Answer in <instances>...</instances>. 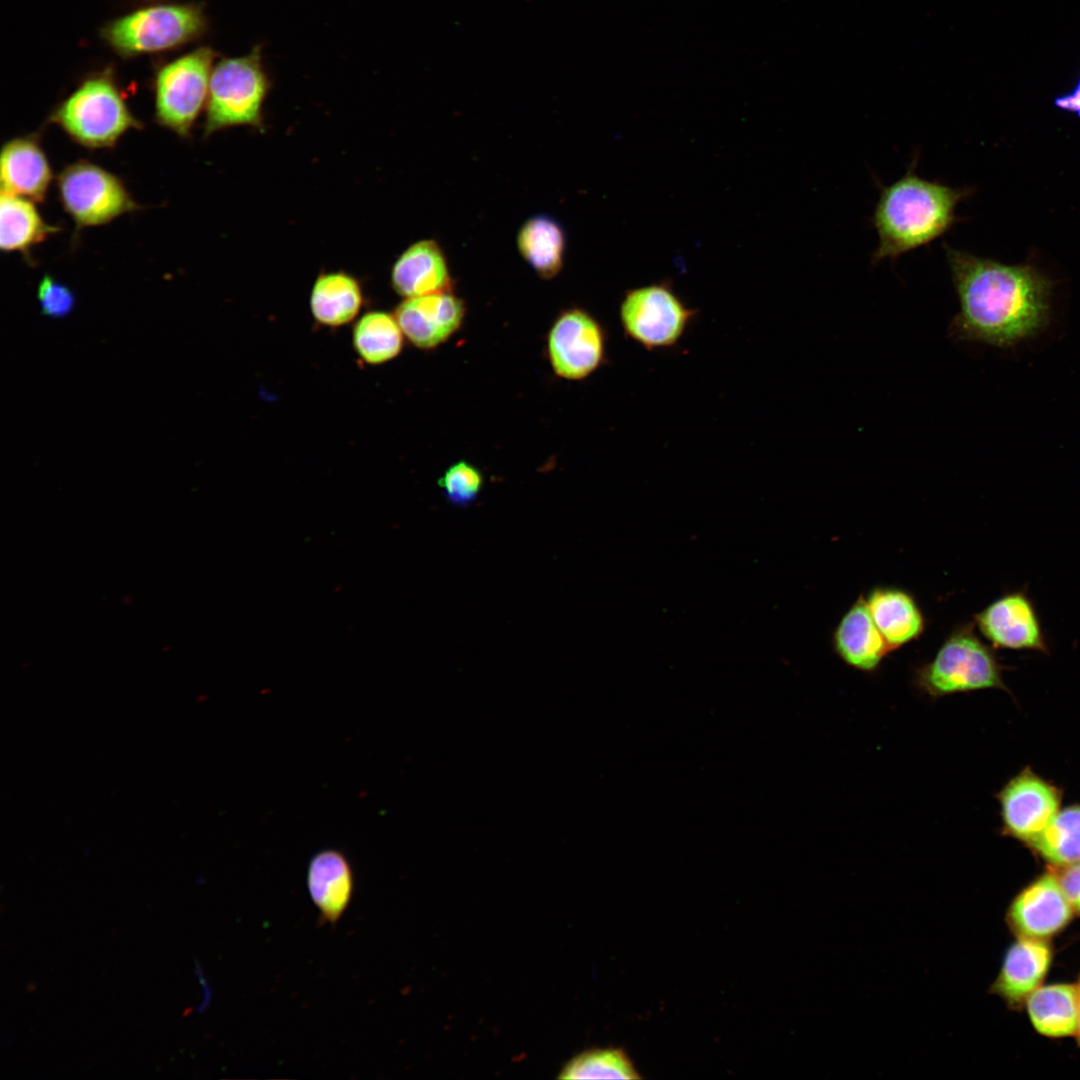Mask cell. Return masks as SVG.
I'll use <instances>...</instances> for the list:
<instances>
[{"label": "cell", "instance_id": "23", "mask_svg": "<svg viewBox=\"0 0 1080 1080\" xmlns=\"http://www.w3.org/2000/svg\"><path fill=\"white\" fill-rule=\"evenodd\" d=\"M1027 1010L1035 1029L1049 1037L1077 1032L1078 985L1054 984L1038 987L1027 997Z\"/></svg>", "mask_w": 1080, "mask_h": 1080}, {"label": "cell", "instance_id": "16", "mask_svg": "<svg viewBox=\"0 0 1080 1080\" xmlns=\"http://www.w3.org/2000/svg\"><path fill=\"white\" fill-rule=\"evenodd\" d=\"M391 283L405 299L451 291L452 278L438 243L421 240L409 246L392 267Z\"/></svg>", "mask_w": 1080, "mask_h": 1080}, {"label": "cell", "instance_id": "32", "mask_svg": "<svg viewBox=\"0 0 1080 1080\" xmlns=\"http://www.w3.org/2000/svg\"><path fill=\"white\" fill-rule=\"evenodd\" d=\"M1078 989H1079V1011H1078V1025H1077L1076 1035L1078 1036V1039H1079V1042H1080V982H1079V985H1078Z\"/></svg>", "mask_w": 1080, "mask_h": 1080}, {"label": "cell", "instance_id": "27", "mask_svg": "<svg viewBox=\"0 0 1080 1080\" xmlns=\"http://www.w3.org/2000/svg\"><path fill=\"white\" fill-rule=\"evenodd\" d=\"M560 1079H639L641 1076L622 1048H593L570 1059Z\"/></svg>", "mask_w": 1080, "mask_h": 1080}, {"label": "cell", "instance_id": "12", "mask_svg": "<svg viewBox=\"0 0 1080 1080\" xmlns=\"http://www.w3.org/2000/svg\"><path fill=\"white\" fill-rule=\"evenodd\" d=\"M465 304L451 291L406 298L395 310L404 336L414 346L432 349L461 326Z\"/></svg>", "mask_w": 1080, "mask_h": 1080}, {"label": "cell", "instance_id": "4", "mask_svg": "<svg viewBox=\"0 0 1080 1080\" xmlns=\"http://www.w3.org/2000/svg\"><path fill=\"white\" fill-rule=\"evenodd\" d=\"M913 684L933 699L958 692L1003 687L1000 665L993 651L976 635L972 624L953 629L935 657L914 669Z\"/></svg>", "mask_w": 1080, "mask_h": 1080}, {"label": "cell", "instance_id": "22", "mask_svg": "<svg viewBox=\"0 0 1080 1080\" xmlns=\"http://www.w3.org/2000/svg\"><path fill=\"white\" fill-rule=\"evenodd\" d=\"M363 301L361 286L352 275L346 272L322 273L313 284L310 309L319 324L339 327L357 317Z\"/></svg>", "mask_w": 1080, "mask_h": 1080}, {"label": "cell", "instance_id": "26", "mask_svg": "<svg viewBox=\"0 0 1080 1080\" xmlns=\"http://www.w3.org/2000/svg\"><path fill=\"white\" fill-rule=\"evenodd\" d=\"M1029 843L1055 865L1066 866L1080 861V807L1058 811Z\"/></svg>", "mask_w": 1080, "mask_h": 1080}, {"label": "cell", "instance_id": "13", "mask_svg": "<svg viewBox=\"0 0 1080 1080\" xmlns=\"http://www.w3.org/2000/svg\"><path fill=\"white\" fill-rule=\"evenodd\" d=\"M999 800L1006 830L1027 842L1039 835L1059 811L1054 789L1031 773L1010 781Z\"/></svg>", "mask_w": 1080, "mask_h": 1080}, {"label": "cell", "instance_id": "6", "mask_svg": "<svg viewBox=\"0 0 1080 1080\" xmlns=\"http://www.w3.org/2000/svg\"><path fill=\"white\" fill-rule=\"evenodd\" d=\"M206 28L194 4L146 7L118 18L103 30L106 42L123 56L169 50L199 37Z\"/></svg>", "mask_w": 1080, "mask_h": 1080}, {"label": "cell", "instance_id": "17", "mask_svg": "<svg viewBox=\"0 0 1080 1080\" xmlns=\"http://www.w3.org/2000/svg\"><path fill=\"white\" fill-rule=\"evenodd\" d=\"M832 642L835 652L847 665L864 672L876 670L891 651L863 596L843 615Z\"/></svg>", "mask_w": 1080, "mask_h": 1080}, {"label": "cell", "instance_id": "28", "mask_svg": "<svg viewBox=\"0 0 1080 1080\" xmlns=\"http://www.w3.org/2000/svg\"><path fill=\"white\" fill-rule=\"evenodd\" d=\"M438 484L451 504L464 507L478 497L483 485V476L473 464L461 460L444 472Z\"/></svg>", "mask_w": 1080, "mask_h": 1080}, {"label": "cell", "instance_id": "1", "mask_svg": "<svg viewBox=\"0 0 1080 1080\" xmlns=\"http://www.w3.org/2000/svg\"><path fill=\"white\" fill-rule=\"evenodd\" d=\"M959 311L950 335L1014 347L1048 323L1052 283L1031 265H1005L943 244Z\"/></svg>", "mask_w": 1080, "mask_h": 1080}, {"label": "cell", "instance_id": "20", "mask_svg": "<svg viewBox=\"0 0 1080 1080\" xmlns=\"http://www.w3.org/2000/svg\"><path fill=\"white\" fill-rule=\"evenodd\" d=\"M1050 961V948L1041 939L1023 937L1006 953L992 992L1011 1003L1027 999L1044 979Z\"/></svg>", "mask_w": 1080, "mask_h": 1080}, {"label": "cell", "instance_id": "21", "mask_svg": "<svg viewBox=\"0 0 1080 1080\" xmlns=\"http://www.w3.org/2000/svg\"><path fill=\"white\" fill-rule=\"evenodd\" d=\"M58 231V227L45 222L33 201L1 192L0 248L2 251L19 252L29 258L32 248Z\"/></svg>", "mask_w": 1080, "mask_h": 1080}, {"label": "cell", "instance_id": "25", "mask_svg": "<svg viewBox=\"0 0 1080 1080\" xmlns=\"http://www.w3.org/2000/svg\"><path fill=\"white\" fill-rule=\"evenodd\" d=\"M352 337L359 358L371 365L394 359L404 344V334L395 315L384 311L364 314L356 322Z\"/></svg>", "mask_w": 1080, "mask_h": 1080}, {"label": "cell", "instance_id": "8", "mask_svg": "<svg viewBox=\"0 0 1080 1080\" xmlns=\"http://www.w3.org/2000/svg\"><path fill=\"white\" fill-rule=\"evenodd\" d=\"M215 52L200 47L163 66L155 78V118L187 138L207 103Z\"/></svg>", "mask_w": 1080, "mask_h": 1080}, {"label": "cell", "instance_id": "2", "mask_svg": "<svg viewBox=\"0 0 1080 1080\" xmlns=\"http://www.w3.org/2000/svg\"><path fill=\"white\" fill-rule=\"evenodd\" d=\"M916 163L914 158L902 177L881 186L872 216L878 236L873 264L929 245L960 221L957 206L971 190L924 179L916 174Z\"/></svg>", "mask_w": 1080, "mask_h": 1080}, {"label": "cell", "instance_id": "19", "mask_svg": "<svg viewBox=\"0 0 1080 1080\" xmlns=\"http://www.w3.org/2000/svg\"><path fill=\"white\" fill-rule=\"evenodd\" d=\"M865 600L891 651L919 638L923 633L924 616L907 591L896 587H875Z\"/></svg>", "mask_w": 1080, "mask_h": 1080}, {"label": "cell", "instance_id": "11", "mask_svg": "<svg viewBox=\"0 0 1080 1080\" xmlns=\"http://www.w3.org/2000/svg\"><path fill=\"white\" fill-rule=\"evenodd\" d=\"M981 634L996 648L1047 652L1037 611L1024 590L1006 593L975 615Z\"/></svg>", "mask_w": 1080, "mask_h": 1080}, {"label": "cell", "instance_id": "7", "mask_svg": "<svg viewBox=\"0 0 1080 1080\" xmlns=\"http://www.w3.org/2000/svg\"><path fill=\"white\" fill-rule=\"evenodd\" d=\"M697 314L665 281L627 290L619 305L624 335L648 351L676 346Z\"/></svg>", "mask_w": 1080, "mask_h": 1080}, {"label": "cell", "instance_id": "5", "mask_svg": "<svg viewBox=\"0 0 1080 1080\" xmlns=\"http://www.w3.org/2000/svg\"><path fill=\"white\" fill-rule=\"evenodd\" d=\"M270 86L259 45L247 55L221 59L211 73L204 136L234 126L262 128Z\"/></svg>", "mask_w": 1080, "mask_h": 1080}, {"label": "cell", "instance_id": "30", "mask_svg": "<svg viewBox=\"0 0 1080 1080\" xmlns=\"http://www.w3.org/2000/svg\"><path fill=\"white\" fill-rule=\"evenodd\" d=\"M1056 878L1073 910L1080 914V861L1062 866Z\"/></svg>", "mask_w": 1080, "mask_h": 1080}, {"label": "cell", "instance_id": "24", "mask_svg": "<svg viewBox=\"0 0 1080 1080\" xmlns=\"http://www.w3.org/2000/svg\"><path fill=\"white\" fill-rule=\"evenodd\" d=\"M522 257L544 279L556 276L562 266L565 236L561 226L547 216H535L526 221L517 236Z\"/></svg>", "mask_w": 1080, "mask_h": 1080}, {"label": "cell", "instance_id": "29", "mask_svg": "<svg viewBox=\"0 0 1080 1080\" xmlns=\"http://www.w3.org/2000/svg\"><path fill=\"white\" fill-rule=\"evenodd\" d=\"M37 298L41 312L50 318L66 316L75 304L72 290L48 274L39 282Z\"/></svg>", "mask_w": 1080, "mask_h": 1080}, {"label": "cell", "instance_id": "9", "mask_svg": "<svg viewBox=\"0 0 1080 1080\" xmlns=\"http://www.w3.org/2000/svg\"><path fill=\"white\" fill-rule=\"evenodd\" d=\"M57 189L77 230L107 224L140 208L121 179L86 160L67 165L57 176Z\"/></svg>", "mask_w": 1080, "mask_h": 1080}, {"label": "cell", "instance_id": "15", "mask_svg": "<svg viewBox=\"0 0 1080 1080\" xmlns=\"http://www.w3.org/2000/svg\"><path fill=\"white\" fill-rule=\"evenodd\" d=\"M53 173L38 135L15 137L1 150V192L44 201Z\"/></svg>", "mask_w": 1080, "mask_h": 1080}, {"label": "cell", "instance_id": "31", "mask_svg": "<svg viewBox=\"0 0 1080 1080\" xmlns=\"http://www.w3.org/2000/svg\"><path fill=\"white\" fill-rule=\"evenodd\" d=\"M1054 103L1058 108L1076 113L1080 117V75L1074 89L1056 97Z\"/></svg>", "mask_w": 1080, "mask_h": 1080}, {"label": "cell", "instance_id": "10", "mask_svg": "<svg viewBox=\"0 0 1080 1080\" xmlns=\"http://www.w3.org/2000/svg\"><path fill=\"white\" fill-rule=\"evenodd\" d=\"M547 354L559 377L584 379L606 359L605 329L588 311L568 309L555 319L548 333Z\"/></svg>", "mask_w": 1080, "mask_h": 1080}, {"label": "cell", "instance_id": "3", "mask_svg": "<svg viewBox=\"0 0 1080 1080\" xmlns=\"http://www.w3.org/2000/svg\"><path fill=\"white\" fill-rule=\"evenodd\" d=\"M49 121L90 149L112 148L126 132L143 127L110 73L84 80L55 108Z\"/></svg>", "mask_w": 1080, "mask_h": 1080}, {"label": "cell", "instance_id": "18", "mask_svg": "<svg viewBox=\"0 0 1080 1080\" xmlns=\"http://www.w3.org/2000/svg\"><path fill=\"white\" fill-rule=\"evenodd\" d=\"M353 873L340 851L325 849L315 854L307 870V887L322 923H336L353 893Z\"/></svg>", "mask_w": 1080, "mask_h": 1080}, {"label": "cell", "instance_id": "14", "mask_svg": "<svg viewBox=\"0 0 1080 1080\" xmlns=\"http://www.w3.org/2000/svg\"><path fill=\"white\" fill-rule=\"evenodd\" d=\"M1073 911L1056 876L1048 874L1018 895L1010 907L1009 921L1023 937L1043 939L1065 927Z\"/></svg>", "mask_w": 1080, "mask_h": 1080}]
</instances>
